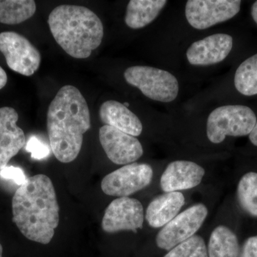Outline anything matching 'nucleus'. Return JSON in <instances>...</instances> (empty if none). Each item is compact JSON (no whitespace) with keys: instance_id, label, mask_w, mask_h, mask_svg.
Instances as JSON below:
<instances>
[{"instance_id":"nucleus-1","label":"nucleus","mask_w":257,"mask_h":257,"mask_svg":"<svg viewBox=\"0 0 257 257\" xmlns=\"http://www.w3.org/2000/svg\"><path fill=\"white\" fill-rule=\"evenodd\" d=\"M12 206L13 220L27 239L42 244L50 242L60 221V207L50 177L27 178L15 192Z\"/></svg>"},{"instance_id":"nucleus-2","label":"nucleus","mask_w":257,"mask_h":257,"mask_svg":"<svg viewBox=\"0 0 257 257\" xmlns=\"http://www.w3.org/2000/svg\"><path fill=\"white\" fill-rule=\"evenodd\" d=\"M47 127L51 149L57 160L70 163L81 151L84 135L91 127L85 98L77 87L61 88L49 106Z\"/></svg>"},{"instance_id":"nucleus-3","label":"nucleus","mask_w":257,"mask_h":257,"mask_svg":"<svg viewBox=\"0 0 257 257\" xmlns=\"http://www.w3.org/2000/svg\"><path fill=\"white\" fill-rule=\"evenodd\" d=\"M48 24L57 43L76 59L88 58L101 45L104 36L100 19L85 7H57L51 12Z\"/></svg>"},{"instance_id":"nucleus-4","label":"nucleus","mask_w":257,"mask_h":257,"mask_svg":"<svg viewBox=\"0 0 257 257\" xmlns=\"http://www.w3.org/2000/svg\"><path fill=\"white\" fill-rule=\"evenodd\" d=\"M256 123L251 109L243 105L219 106L208 117L207 135L211 143H222L226 137H243L249 135Z\"/></svg>"},{"instance_id":"nucleus-5","label":"nucleus","mask_w":257,"mask_h":257,"mask_svg":"<svg viewBox=\"0 0 257 257\" xmlns=\"http://www.w3.org/2000/svg\"><path fill=\"white\" fill-rule=\"evenodd\" d=\"M124 76L128 84L138 88L152 100L171 102L178 95V81L167 71L148 66H134L126 69Z\"/></svg>"},{"instance_id":"nucleus-6","label":"nucleus","mask_w":257,"mask_h":257,"mask_svg":"<svg viewBox=\"0 0 257 257\" xmlns=\"http://www.w3.org/2000/svg\"><path fill=\"white\" fill-rule=\"evenodd\" d=\"M208 215L204 204H197L176 216L162 227L157 235V246L170 251L176 246L195 235Z\"/></svg>"},{"instance_id":"nucleus-7","label":"nucleus","mask_w":257,"mask_h":257,"mask_svg":"<svg viewBox=\"0 0 257 257\" xmlns=\"http://www.w3.org/2000/svg\"><path fill=\"white\" fill-rule=\"evenodd\" d=\"M0 52L12 70L30 77L40 67L41 55L26 37L14 32L0 33Z\"/></svg>"},{"instance_id":"nucleus-8","label":"nucleus","mask_w":257,"mask_h":257,"mask_svg":"<svg viewBox=\"0 0 257 257\" xmlns=\"http://www.w3.org/2000/svg\"><path fill=\"white\" fill-rule=\"evenodd\" d=\"M153 170L147 164L133 163L111 172L101 181V187L106 195L127 197L151 184Z\"/></svg>"},{"instance_id":"nucleus-9","label":"nucleus","mask_w":257,"mask_h":257,"mask_svg":"<svg viewBox=\"0 0 257 257\" xmlns=\"http://www.w3.org/2000/svg\"><path fill=\"white\" fill-rule=\"evenodd\" d=\"M239 0H189L185 15L189 25L197 30H205L227 21L240 11Z\"/></svg>"},{"instance_id":"nucleus-10","label":"nucleus","mask_w":257,"mask_h":257,"mask_svg":"<svg viewBox=\"0 0 257 257\" xmlns=\"http://www.w3.org/2000/svg\"><path fill=\"white\" fill-rule=\"evenodd\" d=\"M145 214L142 203L130 197L114 199L106 208L101 221V228L107 233L119 231L138 232L143 229Z\"/></svg>"},{"instance_id":"nucleus-11","label":"nucleus","mask_w":257,"mask_h":257,"mask_svg":"<svg viewBox=\"0 0 257 257\" xmlns=\"http://www.w3.org/2000/svg\"><path fill=\"white\" fill-rule=\"evenodd\" d=\"M99 142L109 160L116 165L133 164L143 155V145L135 137L104 125L99 128Z\"/></svg>"},{"instance_id":"nucleus-12","label":"nucleus","mask_w":257,"mask_h":257,"mask_svg":"<svg viewBox=\"0 0 257 257\" xmlns=\"http://www.w3.org/2000/svg\"><path fill=\"white\" fill-rule=\"evenodd\" d=\"M233 47V38L226 34H215L194 42L187 57L192 65L209 66L222 62Z\"/></svg>"},{"instance_id":"nucleus-13","label":"nucleus","mask_w":257,"mask_h":257,"mask_svg":"<svg viewBox=\"0 0 257 257\" xmlns=\"http://www.w3.org/2000/svg\"><path fill=\"white\" fill-rule=\"evenodd\" d=\"M19 115L13 107L0 108V170L26 145V138L17 122Z\"/></svg>"},{"instance_id":"nucleus-14","label":"nucleus","mask_w":257,"mask_h":257,"mask_svg":"<svg viewBox=\"0 0 257 257\" xmlns=\"http://www.w3.org/2000/svg\"><path fill=\"white\" fill-rule=\"evenodd\" d=\"M205 175L200 165L190 161L178 160L167 166L160 179V186L165 192H179L197 187Z\"/></svg>"},{"instance_id":"nucleus-15","label":"nucleus","mask_w":257,"mask_h":257,"mask_svg":"<svg viewBox=\"0 0 257 257\" xmlns=\"http://www.w3.org/2000/svg\"><path fill=\"white\" fill-rule=\"evenodd\" d=\"M99 114L104 124L131 136L138 137L143 133V124L138 116L119 101H104L100 106Z\"/></svg>"},{"instance_id":"nucleus-16","label":"nucleus","mask_w":257,"mask_h":257,"mask_svg":"<svg viewBox=\"0 0 257 257\" xmlns=\"http://www.w3.org/2000/svg\"><path fill=\"white\" fill-rule=\"evenodd\" d=\"M184 202L183 194L179 192H165L155 197L147 209V223L152 228L163 227L178 215Z\"/></svg>"},{"instance_id":"nucleus-17","label":"nucleus","mask_w":257,"mask_h":257,"mask_svg":"<svg viewBox=\"0 0 257 257\" xmlns=\"http://www.w3.org/2000/svg\"><path fill=\"white\" fill-rule=\"evenodd\" d=\"M165 0H131L126 8L125 23L138 30L152 23L167 5Z\"/></svg>"},{"instance_id":"nucleus-18","label":"nucleus","mask_w":257,"mask_h":257,"mask_svg":"<svg viewBox=\"0 0 257 257\" xmlns=\"http://www.w3.org/2000/svg\"><path fill=\"white\" fill-rule=\"evenodd\" d=\"M207 253L208 257H239L237 236L227 226H217L211 232Z\"/></svg>"},{"instance_id":"nucleus-19","label":"nucleus","mask_w":257,"mask_h":257,"mask_svg":"<svg viewBox=\"0 0 257 257\" xmlns=\"http://www.w3.org/2000/svg\"><path fill=\"white\" fill-rule=\"evenodd\" d=\"M36 9L33 0H0V23L18 25L31 18Z\"/></svg>"},{"instance_id":"nucleus-20","label":"nucleus","mask_w":257,"mask_h":257,"mask_svg":"<svg viewBox=\"0 0 257 257\" xmlns=\"http://www.w3.org/2000/svg\"><path fill=\"white\" fill-rule=\"evenodd\" d=\"M234 85L243 95L257 94V54L240 64L235 73Z\"/></svg>"},{"instance_id":"nucleus-21","label":"nucleus","mask_w":257,"mask_h":257,"mask_svg":"<svg viewBox=\"0 0 257 257\" xmlns=\"http://www.w3.org/2000/svg\"><path fill=\"white\" fill-rule=\"evenodd\" d=\"M236 194L241 209L248 215L257 217V173L248 172L241 177Z\"/></svg>"},{"instance_id":"nucleus-22","label":"nucleus","mask_w":257,"mask_h":257,"mask_svg":"<svg viewBox=\"0 0 257 257\" xmlns=\"http://www.w3.org/2000/svg\"><path fill=\"white\" fill-rule=\"evenodd\" d=\"M164 257H208L207 247L202 236L194 235L172 248Z\"/></svg>"},{"instance_id":"nucleus-23","label":"nucleus","mask_w":257,"mask_h":257,"mask_svg":"<svg viewBox=\"0 0 257 257\" xmlns=\"http://www.w3.org/2000/svg\"><path fill=\"white\" fill-rule=\"evenodd\" d=\"M26 150L31 153L32 158L35 160H42L48 156L50 154L48 147L39 141L38 139L35 137H32L28 140Z\"/></svg>"},{"instance_id":"nucleus-24","label":"nucleus","mask_w":257,"mask_h":257,"mask_svg":"<svg viewBox=\"0 0 257 257\" xmlns=\"http://www.w3.org/2000/svg\"><path fill=\"white\" fill-rule=\"evenodd\" d=\"M0 176L3 178L13 180L20 186L22 185L27 179L23 170L18 167H8V166L0 170Z\"/></svg>"},{"instance_id":"nucleus-25","label":"nucleus","mask_w":257,"mask_h":257,"mask_svg":"<svg viewBox=\"0 0 257 257\" xmlns=\"http://www.w3.org/2000/svg\"><path fill=\"white\" fill-rule=\"evenodd\" d=\"M239 257H257V236H251L244 241Z\"/></svg>"},{"instance_id":"nucleus-26","label":"nucleus","mask_w":257,"mask_h":257,"mask_svg":"<svg viewBox=\"0 0 257 257\" xmlns=\"http://www.w3.org/2000/svg\"><path fill=\"white\" fill-rule=\"evenodd\" d=\"M8 82V75L3 67L0 66V89L5 87Z\"/></svg>"},{"instance_id":"nucleus-27","label":"nucleus","mask_w":257,"mask_h":257,"mask_svg":"<svg viewBox=\"0 0 257 257\" xmlns=\"http://www.w3.org/2000/svg\"><path fill=\"white\" fill-rule=\"evenodd\" d=\"M249 140L251 143L255 146H257V121L254 127L253 128L252 131L248 135Z\"/></svg>"},{"instance_id":"nucleus-28","label":"nucleus","mask_w":257,"mask_h":257,"mask_svg":"<svg viewBox=\"0 0 257 257\" xmlns=\"http://www.w3.org/2000/svg\"><path fill=\"white\" fill-rule=\"evenodd\" d=\"M251 13L253 20L257 24V1L255 2L251 7Z\"/></svg>"},{"instance_id":"nucleus-29","label":"nucleus","mask_w":257,"mask_h":257,"mask_svg":"<svg viewBox=\"0 0 257 257\" xmlns=\"http://www.w3.org/2000/svg\"><path fill=\"white\" fill-rule=\"evenodd\" d=\"M3 248L2 243L0 242V257H3Z\"/></svg>"},{"instance_id":"nucleus-30","label":"nucleus","mask_w":257,"mask_h":257,"mask_svg":"<svg viewBox=\"0 0 257 257\" xmlns=\"http://www.w3.org/2000/svg\"><path fill=\"white\" fill-rule=\"evenodd\" d=\"M124 104V105L125 106H126V107H127V108H128V106H130V104H128V102H124V104Z\"/></svg>"}]
</instances>
